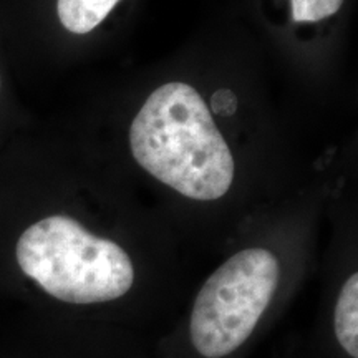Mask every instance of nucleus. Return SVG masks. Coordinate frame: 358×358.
<instances>
[{
  "instance_id": "nucleus-7",
  "label": "nucleus",
  "mask_w": 358,
  "mask_h": 358,
  "mask_svg": "<svg viewBox=\"0 0 358 358\" xmlns=\"http://www.w3.org/2000/svg\"><path fill=\"white\" fill-rule=\"evenodd\" d=\"M0 87H2V80H0Z\"/></svg>"
},
{
  "instance_id": "nucleus-1",
  "label": "nucleus",
  "mask_w": 358,
  "mask_h": 358,
  "mask_svg": "<svg viewBox=\"0 0 358 358\" xmlns=\"http://www.w3.org/2000/svg\"><path fill=\"white\" fill-rule=\"evenodd\" d=\"M15 261L47 297L77 310L78 320L155 337L158 310L143 295L140 266L113 236L92 231L73 216L52 214L19 236Z\"/></svg>"
},
{
  "instance_id": "nucleus-3",
  "label": "nucleus",
  "mask_w": 358,
  "mask_h": 358,
  "mask_svg": "<svg viewBox=\"0 0 358 358\" xmlns=\"http://www.w3.org/2000/svg\"><path fill=\"white\" fill-rule=\"evenodd\" d=\"M64 330L62 358H155L150 338L123 327L77 320Z\"/></svg>"
},
{
  "instance_id": "nucleus-6",
  "label": "nucleus",
  "mask_w": 358,
  "mask_h": 358,
  "mask_svg": "<svg viewBox=\"0 0 358 358\" xmlns=\"http://www.w3.org/2000/svg\"><path fill=\"white\" fill-rule=\"evenodd\" d=\"M211 108L217 115H232L237 108V98L231 90H217L211 98Z\"/></svg>"
},
{
  "instance_id": "nucleus-2",
  "label": "nucleus",
  "mask_w": 358,
  "mask_h": 358,
  "mask_svg": "<svg viewBox=\"0 0 358 358\" xmlns=\"http://www.w3.org/2000/svg\"><path fill=\"white\" fill-rule=\"evenodd\" d=\"M134 159L151 176L194 201L221 199L234 179V159L194 88H156L129 128Z\"/></svg>"
},
{
  "instance_id": "nucleus-5",
  "label": "nucleus",
  "mask_w": 358,
  "mask_h": 358,
  "mask_svg": "<svg viewBox=\"0 0 358 358\" xmlns=\"http://www.w3.org/2000/svg\"><path fill=\"white\" fill-rule=\"evenodd\" d=\"M294 22H320L335 15L343 0H290Z\"/></svg>"
},
{
  "instance_id": "nucleus-4",
  "label": "nucleus",
  "mask_w": 358,
  "mask_h": 358,
  "mask_svg": "<svg viewBox=\"0 0 358 358\" xmlns=\"http://www.w3.org/2000/svg\"><path fill=\"white\" fill-rule=\"evenodd\" d=\"M120 0H57L60 24L71 34L85 35L95 30Z\"/></svg>"
}]
</instances>
